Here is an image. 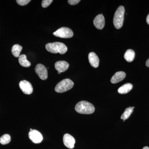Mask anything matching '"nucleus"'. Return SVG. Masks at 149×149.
Listing matches in <instances>:
<instances>
[{
  "label": "nucleus",
  "instance_id": "1",
  "mask_svg": "<svg viewBox=\"0 0 149 149\" xmlns=\"http://www.w3.org/2000/svg\"><path fill=\"white\" fill-rule=\"evenodd\" d=\"M75 110L79 113L91 114L95 111V108L93 104L85 101H82L76 104Z\"/></svg>",
  "mask_w": 149,
  "mask_h": 149
},
{
  "label": "nucleus",
  "instance_id": "2",
  "mask_svg": "<svg viewBox=\"0 0 149 149\" xmlns=\"http://www.w3.org/2000/svg\"><path fill=\"white\" fill-rule=\"evenodd\" d=\"M46 49L49 52L53 54H64L67 51L68 48L65 44L59 42L48 43L46 45Z\"/></svg>",
  "mask_w": 149,
  "mask_h": 149
},
{
  "label": "nucleus",
  "instance_id": "3",
  "mask_svg": "<svg viewBox=\"0 0 149 149\" xmlns=\"http://www.w3.org/2000/svg\"><path fill=\"white\" fill-rule=\"evenodd\" d=\"M125 8L123 6H120L114 14L113 23L114 27L116 29L121 28L123 24Z\"/></svg>",
  "mask_w": 149,
  "mask_h": 149
},
{
  "label": "nucleus",
  "instance_id": "4",
  "mask_svg": "<svg viewBox=\"0 0 149 149\" xmlns=\"http://www.w3.org/2000/svg\"><path fill=\"white\" fill-rule=\"evenodd\" d=\"M74 86V83L70 79H65L58 83L55 91L58 93H63L69 91Z\"/></svg>",
  "mask_w": 149,
  "mask_h": 149
},
{
  "label": "nucleus",
  "instance_id": "5",
  "mask_svg": "<svg viewBox=\"0 0 149 149\" xmlns=\"http://www.w3.org/2000/svg\"><path fill=\"white\" fill-rule=\"evenodd\" d=\"M53 35L57 37L62 38H70L73 37L72 30L69 28L62 27L54 32Z\"/></svg>",
  "mask_w": 149,
  "mask_h": 149
},
{
  "label": "nucleus",
  "instance_id": "6",
  "mask_svg": "<svg viewBox=\"0 0 149 149\" xmlns=\"http://www.w3.org/2000/svg\"><path fill=\"white\" fill-rule=\"evenodd\" d=\"M35 71L37 75L42 80H46L48 77L47 70L45 65L38 64L36 65Z\"/></svg>",
  "mask_w": 149,
  "mask_h": 149
},
{
  "label": "nucleus",
  "instance_id": "7",
  "mask_svg": "<svg viewBox=\"0 0 149 149\" xmlns=\"http://www.w3.org/2000/svg\"><path fill=\"white\" fill-rule=\"evenodd\" d=\"M19 86L21 91L24 94L30 95L33 91L32 84L27 80H22L19 83Z\"/></svg>",
  "mask_w": 149,
  "mask_h": 149
},
{
  "label": "nucleus",
  "instance_id": "8",
  "mask_svg": "<svg viewBox=\"0 0 149 149\" xmlns=\"http://www.w3.org/2000/svg\"><path fill=\"white\" fill-rule=\"evenodd\" d=\"M29 139L35 143H40L43 140L42 134L36 130H30L29 133Z\"/></svg>",
  "mask_w": 149,
  "mask_h": 149
},
{
  "label": "nucleus",
  "instance_id": "9",
  "mask_svg": "<svg viewBox=\"0 0 149 149\" xmlns=\"http://www.w3.org/2000/svg\"><path fill=\"white\" fill-rule=\"evenodd\" d=\"M63 142L65 146L69 149L74 148L75 144V139L72 136L69 134H65L63 136Z\"/></svg>",
  "mask_w": 149,
  "mask_h": 149
},
{
  "label": "nucleus",
  "instance_id": "10",
  "mask_svg": "<svg viewBox=\"0 0 149 149\" xmlns=\"http://www.w3.org/2000/svg\"><path fill=\"white\" fill-rule=\"evenodd\" d=\"M93 23L97 29H102L105 25V19L103 15L102 14H99L97 15L94 19Z\"/></svg>",
  "mask_w": 149,
  "mask_h": 149
},
{
  "label": "nucleus",
  "instance_id": "11",
  "mask_svg": "<svg viewBox=\"0 0 149 149\" xmlns=\"http://www.w3.org/2000/svg\"><path fill=\"white\" fill-rule=\"evenodd\" d=\"M69 64L66 61H61L56 62L55 64V69L58 72H64L69 68Z\"/></svg>",
  "mask_w": 149,
  "mask_h": 149
},
{
  "label": "nucleus",
  "instance_id": "12",
  "mask_svg": "<svg viewBox=\"0 0 149 149\" xmlns=\"http://www.w3.org/2000/svg\"><path fill=\"white\" fill-rule=\"evenodd\" d=\"M126 76V73L123 71H118L115 73L111 77V82L112 83L115 84L119 83L123 80Z\"/></svg>",
  "mask_w": 149,
  "mask_h": 149
},
{
  "label": "nucleus",
  "instance_id": "13",
  "mask_svg": "<svg viewBox=\"0 0 149 149\" xmlns=\"http://www.w3.org/2000/svg\"><path fill=\"white\" fill-rule=\"evenodd\" d=\"M89 63L93 67L97 68L99 66L100 60L95 53L91 52L88 55Z\"/></svg>",
  "mask_w": 149,
  "mask_h": 149
},
{
  "label": "nucleus",
  "instance_id": "14",
  "mask_svg": "<svg viewBox=\"0 0 149 149\" xmlns=\"http://www.w3.org/2000/svg\"><path fill=\"white\" fill-rule=\"evenodd\" d=\"M133 87V85L131 83H126L118 88V92L120 94H127L132 90Z\"/></svg>",
  "mask_w": 149,
  "mask_h": 149
},
{
  "label": "nucleus",
  "instance_id": "15",
  "mask_svg": "<svg viewBox=\"0 0 149 149\" xmlns=\"http://www.w3.org/2000/svg\"><path fill=\"white\" fill-rule=\"evenodd\" d=\"M135 52L132 49L127 50L124 55L125 60L128 62L133 61L135 58Z\"/></svg>",
  "mask_w": 149,
  "mask_h": 149
},
{
  "label": "nucleus",
  "instance_id": "16",
  "mask_svg": "<svg viewBox=\"0 0 149 149\" xmlns=\"http://www.w3.org/2000/svg\"><path fill=\"white\" fill-rule=\"evenodd\" d=\"M19 63L21 66L24 67H29L31 65V63L27 60V56L24 54L21 55L19 57Z\"/></svg>",
  "mask_w": 149,
  "mask_h": 149
},
{
  "label": "nucleus",
  "instance_id": "17",
  "mask_svg": "<svg viewBox=\"0 0 149 149\" xmlns=\"http://www.w3.org/2000/svg\"><path fill=\"white\" fill-rule=\"evenodd\" d=\"M133 109L132 107H129L125 109L123 113L121 115L120 118L123 120V121H125V120L128 119L130 117V116L133 112Z\"/></svg>",
  "mask_w": 149,
  "mask_h": 149
},
{
  "label": "nucleus",
  "instance_id": "18",
  "mask_svg": "<svg viewBox=\"0 0 149 149\" xmlns=\"http://www.w3.org/2000/svg\"><path fill=\"white\" fill-rule=\"evenodd\" d=\"M22 49V47L19 45H14L12 49V53L15 57H19Z\"/></svg>",
  "mask_w": 149,
  "mask_h": 149
},
{
  "label": "nucleus",
  "instance_id": "19",
  "mask_svg": "<svg viewBox=\"0 0 149 149\" xmlns=\"http://www.w3.org/2000/svg\"><path fill=\"white\" fill-rule=\"evenodd\" d=\"M10 141V136L9 134H4L0 138V143L2 145H6L9 143Z\"/></svg>",
  "mask_w": 149,
  "mask_h": 149
},
{
  "label": "nucleus",
  "instance_id": "20",
  "mask_svg": "<svg viewBox=\"0 0 149 149\" xmlns=\"http://www.w3.org/2000/svg\"><path fill=\"white\" fill-rule=\"evenodd\" d=\"M52 2V0H43L42 1V7L44 8H46L49 6Z\"/></svg>",
  "mask_w": 149,
  "mask_h": 149
},
{
  "label": "nucleus",
  "instance_id": "21",
  "mask_svg": "<svg viewBox=\"0 0 149 149\" xmlns=\"http://www.w3.org/2000/svg\"><path fill=\"white\" fill-rule=\"evenodd\" d=\"M31 1L30 0H17L16 2L20 6H24L26 5Z\"/></svg>",
  "mask_w": 149,
  "mask_h": 149
},
{
  "label": "nucleus",
  "instance_id": "22",
  "mask_svg": "<svg viewBox=\"0 0 149 149\" xmlns=\"http://www.w3.org/2000/svg\"><path fill=\"white\" fill-rule=\"evenodd\" d=\"M68 3L71 5H75L77 4L80 1V0H68Z\"/></svg>",
  "mask_w": 149,
  "mask_h": 149
},
{
  "label": "nucleus",
  "instance_id": "23",
  "mask_svg": "<svg viewBox=\"0 0 149 149\" xmlns=\"http://www.w3.org/2000/svg\"><path fill=\"white\" fill-rule=\"evenodd\" d=\"M146 65L148 67H149V58L147 60L146 62Z\"/></svg>",
  "mask_w": 149,
  "mask_h": 149
},
{
  "label": "nucleus",
  "instance_id": "24",
  "mask_svg": "<svg viewBox=\"0 0 149 149\" xmlns=\"http://www.w3.org/2000/svg\"><path fill=\"white\" fill-rule=\"evenodd\" d=\"M146 22L147 23H148V24L149 25V14L147 17Z\"/></svg>",
  "mask_w": 149,
  "mask_h": 149
},
{
  "label": "nucleus",
  "instance_id": "25",
  "mask_svg": "<svg viewBox=\"0 0 149 149\" xmlns=\"http://www.w3.org/2000/svg\"><path fill=\"white\" fill-rule=\"evenodd\" d=\"M142 149H149V148L148 147L146 146L144 147Z\"/></svg>",
  "mask_w": 149,
  "mask_h": 149
},
{
  "label": "nucleus",
  "instance_id": "26",
  "mask_svg": "<svg viewBox=\"0 0 149 149\" xmlns=\"http://www.w3.org/2000/svg\"><path fill=\"white\" fill-rule=\"evenodd\" d=\"M58 74H60L61 73V72H58Z\"/></svg>",
  "mask_w": 149,
  "mask_h": 149
}]
</instances>
